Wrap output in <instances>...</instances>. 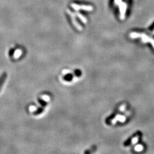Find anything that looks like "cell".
Instances as JSON below:
<instances>
[{"instance_id":"obj_1","label":"cell","mask_w":154,"mask_h":154,"mask_svg":"<svg viewBox=\"0 0 154 154\" xmlns=\"http://www.w3.org/2000/svg\"><path fill=\"white\" fill-rule=\"evenodd\" d=\"M130 35V37L132 38H137L141 37L142 38L143 42H150L154 48V39L147 37L146 34L134 32V33H131Z\"/></svg>"},{"instance_id":"obj_2","label":"cell","mask_w":154,"mask_h":154,"mask_svg":"<svg viewBox=\"0 0 154 154\" xmlns=\"http://www.w3.org/2000/svg\"><path fill=\"white\" fill-rule=\"evenodd\" d=\"M127 5L125 2H123L120 5V11H121V19L124 20L125 16V11L126 10Z\"/></svg>"},{"instance_id":"obj_3","label":"cell","mask_w":154,"mask_h":154,"mask_svg":"<svg viewBox=\"0 0 154 154\" xmlns=\"http://www.w3.org/2000/svg\"><path fill=\"white\" fill-rule=\"evenodd\" d=\"M125 121H126L125 116H121V115H118V116H116V118L113 120L111 121V123H112V124L114 125V124H116V122L117 121H120L122 123H123Z\"/></svg>"},{"instance_id":"obj_4","label":"cell","mask_w":154,"mask_h":154,"mask_svg":"<svg viewBox=\"0 0 154 154\" xmlns=\"http://www.w3.org/2000/svg\"><path fill=\"white\" fill-rule=\"evenodd\" d=\"M7 77L6 73H4L2 76L0 78V90L2 88V86L4 85V83L5 82V81L6 80V78Z\"/></svg>"},{"instance_id":"obj_5","label":"cell","mask_w":154,"mask_h":154,"mask_svg":"<svg viewBox=\"0 0 154 154\" xmlns=\"http://www.w3.org/2000/svg\"><path fill=\"white\" fill-rule=\"evenodd\" d=\"M143 149V147L141 144H138V145H137V146L135 147V150L136 151H138V152L142 151Z\"/></svg>"},{"instance_id":"obj_6","label":"cell","mask_w":154,"mask_h":154,"mask_svg":"<svg viewBox=\"0 0 154 154\" xmlns=\"http://www.w3.org/2000/svg\"><path fill=\"white\" fill-rule=\"evenodd\" d=\"M138 139H139V137H135L134 138H133L132 139V144H136V143L138 142Z\"/></svg>"},{"instance_id":"obj_7","label":"cell","mask_w":154,"mask_h":154,"mask_svg":"<svg viewBox=\"0 0 154 154\" xmlns=\"http://www.w3.org/2000/svg\"><path fill=\"white\" fill-rule=\"evenodd\" d=\"M20 55H21V51L20 50H17V51H16V52L15 53L14 57L16 58H18Z\"/></svg>"},{"instance_id":"obj_8","label":"cell","mask_w":154,"mask_h":154,"mask_svg":"<svg viewBox=\"0 0 154 154\" xmlns=\"http://www.w3.org/2000/svg\"><path fill=\"white\" fill-rule=\"evenodd\" d=\"M126 105H122L120 107V108H119V110H120L121 111H124L125 108H126Z\"/></svg>"},{"instance_id":"obj_9","label":"cell","mask_w":154,"mask_h":154,"mask_svg":"<svg viewBox=\"0 0 154 154\" xmlns=\"http://www.w3.org/2000/svg\"><path fill=\"white\" fill-rule=\"evenodd\" d=\"M120 1L121 0H115V2H116V4H119Z\"/></svg>"}]
</instances>
